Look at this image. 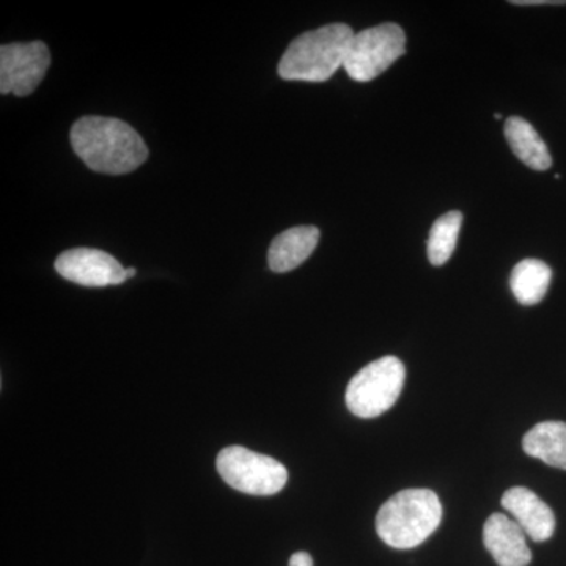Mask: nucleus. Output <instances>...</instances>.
<instances>
[{
  "label": "nucleus",
  "instance_id": "1",
  "mask_svg": "<svg viewBox=\"0 0 566 566\" xmlns=\"http://www.w3.org/2000/svg\"><path fill=\"white\" fill-rule=\"evenodd\" d=\"M71 145L93 172L125 175L148 159V148L128 123L111 117L87 115L74 123Z\"/></svg>",
  "mask_w": 566,
  "mask_h": 566
},
{
  "label": "nucleus",
  "instance_id": "2",
  "mask_svg": "<svg viewBox=\"0 0 566 566\" xmlns=\"http://www.w3.org/2000/svg\"><path fill=\"white\" fill-rule=\"evenodd\" d=\"M353 35V29L342 22L304 32L283 52L279 62V76L285 81L331 80L344 66Z\"/></svg>",
  "mask_w": 566,
  "mask_h": 566
},
{
  "label": "nucleus",
  "instance_id": "3",
  "mask_svg": "<svg viewBox=\"0 0 566 566\" xmlns=\"http://www.w3.org/2000/svg\"><path fill=\"white\" fill-rule=\"evenodd\" d=\"M442 521V505L431 490L415 488L392 495L379 509L376 532L394 549H412L427 542Z\"/></svg>",
  "mask_w": 566,
  "mask_h": 566
},
{
  "label": "nucleus",
  "instance_id": "4",
  "mask_svg": "<svg viewBox=\"0 0 566 566\" xmlns=\"http://www.w3.org/2000/svg\"><path fill=\"white\" fill-rule=\"evenodd\" d=\"M406 368L398 357L386 356L353 376L346 389V406L360 419L389 411L403 390Z\"/></svg>",
  "mask_w": 566,
  "mask_h": 566
},
{
  "label": "nucleus",
  "instance_id": "5",
  "mask_svg": "<svg viewBox=\"0 0 566 566\" xmlns=\"http://www.w3.org/2000/svg\"><path fill=\"white\" fill-rule=\"evenodd\" d=\"M216 468L227 485L244 494L274 495L281 493L289 482L285 465L241 446L222 449Z\"/></svg>",
  "mask_w": 566,
  "mask_h": 566
},
{
  "label": "nucleus",
  "instance_id": "6",
  "mask_svg": "<svg viewBox=\"0 0 566 566\" xmlns=\"http://www.w3.org/2000/svg\"><path fill=\"white\" fill-rule=\"evenodd\" d=\"M406 51L403 29L395 22L354 32L344 69L356 82H370L389 70Z\"/></svg>",
  "mask_w": 566,
  "mask_h": 566
},
{
  "label": "nucleus",
  "instance_id": "7",
  "mask_svg": "<svg viewBox=\"0 0 566 566\" xmlns=\"http://www.w3.org/2000/svg\"><path fill=\"white\" fill-rule=\"evenodd\" d=\"M51 65V52L43 41L2 44L0 48V92L28 96L35 92Z\"/></svg>",
  "mask_w": 566,
  "mask_h": 566
},
{
  "label": "nucleus",
  "instance_id": "8",
  "mask_svg": "<svg viewBox=\"0 0 566 566\" xmlns=\"http://www.w3.org/2000/svg\"><path fill=\"white\" fill-rule=\"evenodd\" d=\"M55 271L66 281L82 286L122 285L128 281V271L111 253L98 249H70L55 260Z\"/></svg>",
  "mask_w": 566,
  "mask_h": 566
},
{
  "label": "nucleus",
  "instance_id": "9",
  "mask_svg": "<svg viewBox=\"0 0 566 566\" xmlns=\"http://www.w3.org/2000/svg\"><path fill=\"white\" fill-rule=\"evenodd\" d=\"M526 532L516 521L502 513L488 517L483 527V543L499 566H527L532 553L526 542Z\"/></svg>",
  "mask_w": 566,
  "mask_h": 566
},
{
  "label": "nucleus",
  "instance_id": "10",
  "mask_svg": "<svg viewBox=\"0 0 566 566\" xmlns=\"http://www.w3.org/2000/svg\"><path fill=\"white\" fill-rule=\"evenodd\" d=\"M502 506L512 513L520 527L534 542H546L556 531V516L534 493L524 486L512 488L502 497Z\"/></svg>",
  "mask_w": 566,
  "mask_h": 566
},
{
  "label": "nucleus",
  "instance_id": "11",
  "mask_svg": "<svg viewBox=\"0 0 566 566\" xmlns=\"http://www.w3.org/2000/svg\"><path fill=\"white\" fill-rule=\"evenodd\" d=\"M319 230L314 226L293 227L274 238L268 251V264L274 273H290L303 264L319 241Z\"/></svg>",
  "mask_w": 566,
  "mask_h": 566
},
{
  "label": "nucleus",
  "instance_id": "12",
  "mask_svg": "<svg viewBox=\"0 0 566 566\" xmlns=\"http://www.w3.org/2000/svg\"><path fill=\"white\" fill-rule=\"evenodd\" d=\"M505 137L516 158L531 169L545 172L553 166V158H551L545 140L539 137L534 126L524 118H509L505 122Z\"/></svg>",
  "mask_w": 566,
  "mask_h": 566
},
{
  "label": "nucleus",
  "instance_id": "13",
  "mask_svg": "<svg viewBox=\"0 0 566 566\" xmlns=\"http://www.w3.org/2000/svg\"><path fill=\"white\" fill-rule=\"evenodd\" d=\"M528 457L566 471V423L542 422L535 424L523 439Z\"/></svg>",
  "mask_w": 566,
  "mask_h": 566
},
{
  "label": "nucleus",
  "instance_id": "14",
  "mask_svg": "<svg viewBox=\"0 0 566 566\" xmlns=\"http://www.w3.org/2000/svg\"><path fill=\"white\" fill-rule=\"evenodd\" d=\"M553 270L542 260L526 259L516 264L510 277V286L516 301L523 305L542 303L549 290Z\"/></svg>",
  "mask_w": 566,
  "mask_h": 566
},
{
  "label": "nucleus",
  "instance_id": "15",
  "mask_svg": "<svg viewBox=\"0 0 566 566\" xmlns=\"http://www.w3.org/2000/svg\"><path fill=\"white\" fill-rule=\"evenodd\" d=\"M461 226H463V212L461 211H449L436 219L427 244L428 260L431 264L442 266L449 262L450 256L455 252Z\"/></svg>",
  "mask_w": 566,
  "mask_h": 566
},
{
  "label": "nucleus",
  "instance_id": "16",
  "mask_svg": "<svg viewBox=\"0 0 566 566\" xmlns=\"http://www.w3.org/2000/svg\"><path fill=\"white\" fill-rule=\"evenodd\" d=\"M289 566H314V558H312L311 554L301 551V553H294L290 557Z\"/></svg>",
  "mask_w": 566,
  "mask_h": 566
},
{
  "label": "nucleus",
  "instance_id": "17",
  "mask_svg": "<svg viewBox=\"0 0 566 566\" xmlns=\"http://www.w3.org/2000/svg\"><path fill=\"white\" fill-rule=\"evenodd\" d=\"M513 6H565L560 0H513Z\"/></svg>",
  "mask_w": 566,
  "mask_h": 566
},
{
  "label": "nucleus",
  "instance_id": "18",
  "mask_svg": "<svg viewBox=\"0 0 566 566\" xmlns=\"http://www.w3.org/2000/svg\"><path fill=\"white\" fill-rule=\"evenodd\" d=\"M126 271H128V279L134 277V275H136V270H134V268H128V270Z\"/></svg>",
  "mask_w": 566,
  "mask_h": 566
},
{
  "label": "nucleus",
  "instance_id": "19",
  "mask_svg": "<svg viewBox=\"0 0 566 566\" xmlns=\"http://www.w3.org/2000/svg\"><path fill=\"white\" fill-rule=\"evenodd\" d=\"M494 118H495V120H501L502 114H494Z\"/></svg>",
  "mask_w": 566,
  "mask_h": 566
}]
</instances>
